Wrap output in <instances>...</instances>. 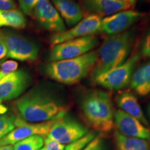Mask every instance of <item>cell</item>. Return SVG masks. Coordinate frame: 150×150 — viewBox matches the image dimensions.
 Masks as SVG:
<instances>
[{"instance_id":"31","label":"cell","mask_w":150,"mask_h":150,"mask_svg":"<svg viewBox=\"0 0 150 150\" xmlns=\"http://www.w3.org/2000/svg\"><path fill=\"white\" fill-rule=\"evenodd\" d=\"M0 150H14L12 145H1L0 146Z\"/></svg>"},{"instance_id":"30","label":"cell","mask_w":150,"mask_h":150,"mask_svg":"<svg viewBox=\"0 0 150 150\" xmlns=\"http://www.w3.org/2000/svg\"><path fill=\"white\" fill-rule=\"evenodd\" d=\"M5 56H6V51L4 47L1 45V47L0 49V59H3Z\"/></svg>"},{"instance_id":"14","label":"cell","mask_w":150,"mask_h":150,"mask_svg":"<svg viewBox=\"0 0 150 150\" xmlns=\"http://www.w3.org/2000/svg\"><path fill=\"white\" fill-rule=\"evenodd\" d=\"M115 126L117 131L123 136L129 138L145 139L150 141V129L141 122L120 110L114 114Z\"/></svg>"},{"instance_id":"34","label":"cell","mask_w":150,"mask_h":150,"mask_svg":"<svg viewBox=\"0 0 150 150\" xmlns=\"http://www.w3.org/2000/svg\"><path fill=\"white\" fill-rule=\"evenodd\" d=\"M148 114H149V117L150 119V104L149 105V107H148Z\"/></svg>"},{"instance_id":"19","label":"cell","mask_w":150,"mask_h":150,"mask_svg":"<svg viewBox=\"0 0 150 150\" xmlns=\"http://www.w3.org/2000/svg\"><path fill=\"white\" fill-rule=\"evenodd\" d=\"M116 150H150V141L145 139L129 138L115 131L114 135Z\"/></svg>"},{"instance_id":"8","label":"cell","mask_w":150,"mask_h":150,"mask_svg":"<svg viewBox=\"0 0 150 150\" xmlns=\"http://www.w3.org/2000/svg\"><path fill=\"white\" fill-rule=\"evenodd\" d=\"M88 132L87 127L65 115L56 120L47 138L66 145L82 138Z\"/></svg>"},{"instance_id":"32","label":"cell","mask_w":150,"mask_h":150,"mask_svg":"<svg viewBox=\"0 0 150 150\" xmlns=\"http://www.w3.org/2000/svg\"><path fill=\"white\" fill-rule=\"evenodd\" d=\"M127 1H128L131 8H133V7L135 6V5H136V0H127Z\"/></svg>"},{"instance_id":"18","label":"cell","mask_w":150,"mask_h":150,"mask_svg":"<svg viewBox=\"0 0 150 150\" xmlns=\"http://www.w3.org/2000/svg\"><path fill=\"white\" fill-rule=\"evenodd\" d=\"M130 88L141 97L150 94V61L134 70L130 81Z\"/></svg>"},{"instance_id":"29","label":"cell","mask_w":150,"mask_h":150,"mask_svg":"<svg viewBox=\"0 0 150 150\" xmlns=\"http://www.w3.org/2000/svg\"><path fill=\"white\" fill-rule=\"evenodd\" d=\"M16 9L14 0H0V10L11 11Z\"/></svg>"},{"instance_id":"22","label":"cell","mask_w":150,"mask_h":150,"mask_svg":"<svg viewBox=\"0 0 150 150\" xmlns=\"http://www.w3.org/2000/svg\"><path fill=\"white\" fill-rule=\"evenodd\" d=\"M17 117L11 113H0V140L16 128Z\"/></svg>"},{"instance_id":"5","label":"cell","mask_w":150,"mask_h":150,"mask_svg":"<svg viewBox=\"0 0 150 150\" xmlns=\"http://www.w3.org/2000/svg\"><path fill=\"white\" fill-rule=\"evenodd\" d=\"M140 54H134L119 66L99 75L93 81L95 84L112 91H120L130 83L135 68L139 61Z\"/></svg>"},{"instance_id":"6","label":"cell","mask_w":150,"mask_h":150,"mask_svg":"<svg viewBox=\"0 0 150 150\" xmlns=\"http://www.w3.org/2000/svg\"><path fill=\"white\" fill-rule=\"evenodd\" d=\"M0 43L6 49V57L26 62H33L38 59L36 45L16 33L1 31Z\"/></svg>"},{"instance_id":"36","label":"cell","mask_w":150,"mask_h":150,"mask_svg":"<svg viewBox=\"0 0 150 150\" xmlns=\"http://www.w3.org/2000/svg\"><path fill=\"white\" fill-rule=\"evenodd\" d=\"M1 44L0 43V49H1Z\"/></svg>"},{"instance_id":"26","label":"cell","mask_w":150,"mask_h":150,"mask_svg":"<svg viewBox=\"0 0 150 150\" xmlns=\"http://www.w3.org/2000/svg\"><path fill=\"white\" fill-rule=\"evenodd\" d=\"M82 150H106L104 140L99 136H97Z\"/></svg>"},{"instance_id":"9","label":"cell","mask_w":150,"mask_h":150,"mask_svg":"<svg viewBox=\"0 0 150 150\" xmlns=\"http://www.w3.org/2000/svg\"><path fill=\"white\" fill-rule=\"evenodd\" d=\"M55 120L40 123H29L18 117L16 120V127L0 140V146L13 145L20 140L33 136H40L46 138Z\"/></svg>"},{"instance_id":"35","label":"cell","mask_w":150,"mask_h":150,"mask_svg":"<svg viewBox=\"0 0 150 150\" xmlns=\"http://www.w3.org/2000/svg\"><path fill=\"white\" fill-rule=\"evenodd\" d=\"M39 150H46V149H45V148L43 147H42L40 149H39Z\"/></svg>"},{"instance_id":"1","label":"cell","mask_w":150,"mask_h":150,"mask_svg":"<svg viewBox=\"0 0 150 150\" xmlns=\"http://www.w3.org/2000/svg\"><path fill=\"white\" fill-rule=\"evenodd\" d=\"M21 119L29 123L56 120L67 114V106L42 88H35L16 100Z\"/></svg>"},{"instance_id":"7","label":"cell","mask_w":150,"mask_h":150,"mask_svg":"<svg viewBox=\"0 0 150 150\" xmlns=\"http://www.w3.org/2000/svg\"><path fill=\"white\" fill-rule=\"evenodd\" d=\"M98 44L99 40L95 35L65 41L52 46L49 59L56 61L74 59L92 51Z\"/></svg>"},{"instance_id":"21","label":"cell","mask_w":150,"mask_h":150,"mask_svg":"<svg viewBox=\"0 0 150 150\" xmlns=\"http://www.w3.org/2000/svg\"><path fill=\"white\" fill-rule=\"evenodd\" d=\"M45 138L40 136H33L20 140L13 145L14 150H39L44 147Z\"/></svg>"},{"instance_id":"20","label":"cell","mask_w":150,"mask_h":150,"mask_svg":"<svg viewBox=\"0 0 150 150\" xmlns=\"http://www.w3.org/2000/svg\"><path fill=\"white\" fill-rule=\"evenodd\" d=\"M27 19L21 11L18 9L0 10V28L11 27L15 29H23L27 27Z\"/></svg>"},{"instance_id":"2","label":"cell","mask_w":150,"mask_h":150,"mask_svg":"<svg viewBox=\"0 0 150 150\" xmlns=\"http://www.w3.org/2000/svg\"><path fill=\"white\" fill-rule=\"evenodd\" d=\"M80 109L86 122L97 132L107 134L115 126V111L109 92L100 89L86 92L81 99Z\"/></svg>"},{"instance_id":"4","label":"cell","mask_w":150,"mask_h":150,"mask_svg":"<svg viewBox=\"0 0 150 150\" xmlns=\"http://www.w3.org/2000/svg\"><path fill=\"white\" fill-rule=\"evenodd\" d=\"M97 59V51L92 50L71 59L50 61L44 67L49 78L65 85L77 83L93 70Z\"/></svg>"},{"instance_id":"33","label":"cell","mask_w":150,"mask_h":150,"mask_svg":"<svg viewBox=\"0 0 150 150\" xmlns=\"http://www.w3.org/2000/svg\"><path fill=\"white\" fill-rule=\"evenodd\" d=\"M0 110H2L3 112H6V108L4 107L2 105H1V102H0Z\"/></svg>"},{"instance_id":"17","label":"cell","mask_w":150,"mask_h":150,"mask_svg":"<svg viewBox=\"0 0 150 150\" xmlns=\"http://www.w3.org/2000/svg\"><path fill=\"white\" fill-rule=\"evenodd\" d=\"M52 1L68 27H73L83 18L82 8L73 0H52Z\"/></svg>"},{"instance_id":"12","label":"cell","mask_w":150,"mask_h":150,"mask_svg":"<svg viewBox=\"0 0 150 150\" xmlns=\"http://www.w3.org/2000/svg\"><path fill=\"white\" fill-rule=\"evenodd\" d=\"M31 83L27 71L17 70L6 76L0 81V102L18 98Z\"/></svg>"},{"instance_id":"28","label":"cell","mask_w":150,"mask_h":150,"mask_svg":"<svg viewBox=\"0 0 150 150\" xmlns=\"http://www.w3.org/2000/svg\"><path fill=\"white\" fill-rule=\"evenodd\" d=\"M141 55L150 59V32L145 38L141 47Z\"/></svg>"},{"instance_id":"13","label":"cell","mask_w":150,"mask_h":150,"mask_svg":"<svg viewBox=\"0 0 150 150\" xmlns=\"http://www.w3.org/2000/svg\"><path fill=\"white\" fill-rule=\"evenodd\" d=\"M139 11L125 10L110 15L102 20L100 31L108 35H113L127 31L144 16Z\"/></svg>"},{"instance_id":"24","label":"cell","mask_w":150,"mask_h":150,"mask_svg":"<svg viewBox=\"0 0 150 150\" xmlns=\"http://www.w3.org/2000/svg\"><path fill=\"white\" fill-rule=\"evenodd\" d=\"M18 63L15 61H7L3 63L0 67V81L6 76L18 70Z\"/></svg>"},{"instance_id":"16","label":"cell","mask_w":150,"mask_h":150,"mask_svg":"<svg viewBox=\"0 0 150 150\" xmlns=\"http://www.w3.org/2000/svg\"><path fill=\"white\" fill-rule=\"evenodd\" d=\"M115 100L119 110L136 118L146 127H149V124L134 94L129 91H122L116 97Z\"/></svg>"},{"instance_id":"25","label":"cell","mask_w":150,"mask_h":150,"mask_svg":"<svg viewBox=\"0 0 150 150\" xmlns=\"http://www.w3.org/2000/svg\"><path fill=\"white\" fill-rule=\"evenodd\" d=\"M38 0H18L20 10L27 16L32 15L33 9Z\"/></svg>"},{"instance_id":"3","label":"cell","mask_w":150,"mask_h":150,"mask_svg":"<svg viewBox=\"0 0 150 150\" xmlns=\"http://www.w3.org/2000/svg\"><path fill=\"white\" fill-rule=\"evenodd\" d=\"M134 38V29L107 38L97 51L96 62L92 70L93 79L125 63L129 58Z\"/></svg>"},{"instance_id":"37","label":"cell","mask_w":150,"mask_h":150,"mask_svg":"<svg viewBox=\"0 0 150 150\" xmlns=\"http://www.w3.org/2000/svg\"><path fill=\"white\" fill-rule=\"evenodd\" d=\"M0 65H1V63H0Z\"/></svg>"},{"instance_id":"27","label":"cell","mask_w":150,"mask_h":150,"mask_svg":"<svg viewBox=\"0 0 150 150\" xmlns=\"http://www.w3.org/2000/svg\"><path fill=\"white\" fill-rule=\"evenodd\" d=\"M65 145L51 138H45L44 147L46 150H64Z\"/></svg>"},{"instance_id":"10","label":"cell","mask_w":150,"mask_h":150,"mask_svg":"<svg viewBox=\"0 0 150 150\" xmlns=\"http://www.w3.org/2000/svg\"><path fill=\"white\" fill-rule=\"evenodd\" d=\"M102 20L100 16L90 14L71 29L52 35L50 38V43L52 46H54L74 38L95 35L100 31Z\"/></svg>"},{"instance_id":"11","label":"cell","mask_w":150,"mask_h":150,"mask_svg":"<svg viewBox=\"0 0 150 150\" xmlns=\"http://www.w3.org/2000/svg\"><path fill=\"white\" fill-rule=\"evenodd\" d=\"M31 16L41 27L47 31L56 33L66 30L63 19L50 0H38Z\"/></svg>"},{"instance_id":"15","label":"cell","mask_w":150,"mask_h":150,"mask_svg":"<svg viewBox=\"0 0 150 150\" xmlns=\"http://www.w3.org/2000/svg\"><path fill=\"white\" fill-rule=\"evenodd\" d=\"M81 3L86 12L100 17L131 8L127 0H81Z\"/></svg>"},{"instance_id":"23","label":"cell","mask_w":150,"mask_h":150,"mask_svg":"<svg viewBox=\"0 0 150 150\" xmlns=\"http://www.w3.org/2000/svg\"><path fill=\"white\" fill-rule=\"evenodd\" d=\"M96 136L95 133L88 132L79 140L65 145L64 150H82Z\"/></svg>"}]
</instances>
